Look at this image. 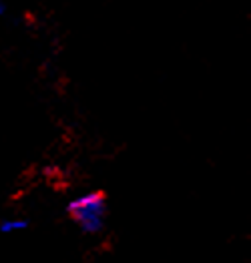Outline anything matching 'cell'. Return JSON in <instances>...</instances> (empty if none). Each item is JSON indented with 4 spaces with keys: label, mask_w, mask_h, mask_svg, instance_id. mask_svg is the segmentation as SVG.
<instances>
[{
    "label": "cell",
    "mask_w": 251,
    "mask_h": 263,
    "mask_svg": "<svg viewBox=\"0 0 251 263\" xmlns=\"http://www.w3.org/2000/svg\"><path fill=\"white\" fill-rule=\"evenodd\" d=\"M105 211H107V193L105 191H94V193H89L87 197L76 199L67 209L70 219L79 223L87 231H96L103 225Z\"/></svg>",
    "instance_id": "1"
}]
</instances>
